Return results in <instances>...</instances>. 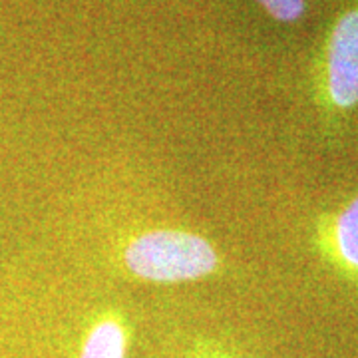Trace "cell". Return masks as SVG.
<instances>
[{"instance_id":"obj_3","label":"cell","mask_w":358,"mask_h":358,"mask_svg":"<svg viewBox=\"0 0 358 358\" xmlns=\"http://www.w3.org/2000/svg\"><path fill=\"white\" fill-rule=\"evenodd\" d=\"M128 333L117 315L98 320L86 334L80 358H126Z\"/></svg>"},{"instance_id":"obj_5","label":"cell","mask_w":358,"mask_h":358,"mask_svg":"<svg viewBox=\"0 0 358 358\" xmlns=\"http://www.w3.org/2000/svg\"><path fill=\"white\" fill-rule=\"evenodd\" d=\"M265 13L279 22H296L305 14V0H255Z\"/></svg>"},{"instance_id":"obj_4","label":"cell","mask_w":358,"mask_h":358,"mask_svg":"<svg viewBox=\"0 0 358 358\" xmlns=\"http://www.w3.org/2000/svg\"><path fill=\"white\" fill-rule=\"evenodd\" d=\"M333 247L343 265L358 271V197L334 219Z\"/></svg>"},{"instance_id":"obj_6","label":"cell","mask_w":358,"mask_h":358,"mask_svg":"<svg viewBox=\"0 0 358 358\" xmlns=\"http://www.w3.org/2000/svg\"><path fill=\"white\" fill-rule=\"evenodd\" d=\"M219 358H223V357H219Z\"/></svg>"},{"instance_id":"obj_2","label":"cell","mask_w":358,"mask_h":358,"mask_svg":"<svg viewBox=\"0 0 358 358\" xmlns=\"http://www.w3.org/2000/svg\"><path fill=\"white\" fill-rule=\"evenodd\" d=\"M322 90L338 110L358 103V6L334 20L322 56Z\"/></svg>"},{"instance_id":"obj_1","label":"cell","mask_w":358,"mask_h":358,"mask_svg":"<svg viewBox=\"0 0 358 358\" xmlns=\"http://www.w3.org/2000/svg\"><path fill=\"white\" fill-rule=\"evenodd\" d=\"M124 265L138 279L152 282L195 281L215 273L217 251L207 239L178 229L145 231L124 247Z\"/></svg>"}]
</instances>
